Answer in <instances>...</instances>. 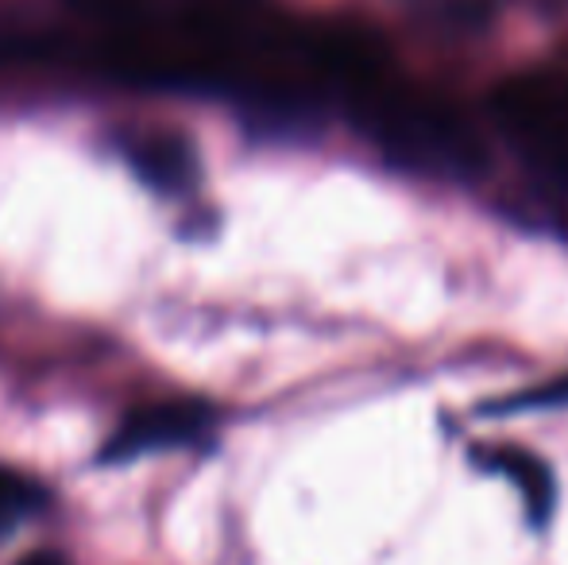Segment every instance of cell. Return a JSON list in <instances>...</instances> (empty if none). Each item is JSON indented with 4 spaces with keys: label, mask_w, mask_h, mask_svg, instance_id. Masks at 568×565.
I'll return each instance as SVG.
<instances>
[{
    "label": "cell",
    "mask_w": 568,
    "mask_h": 565,
    "mask_svg": "<svg viewBox=\"0 0 568 565\" xmlns=\"http://www.w3.org/2000/svg\"><path fill=\"white\" fill-rule=\"evenodd\" d=\"M359 129L398 167L434 179H476L487 151L471 121L445 98L390 90L387 82L356 98Z\"/></svg>",
    "instance_id": "6da1fadb"
},
{
    "label": "cell",
    "mask_w": 568,
    "mask_h": 565,
    "mask_svg": "<svg viewBox=\"0 0 568 565\" xmlns=\"http://www.w3.org/2000/svg\"><path fill=\"white\" fill-rule=\"evenodd\" d=\"M491 121L538 163L568 171V74L526 70L503 78L487 98Z\"/></svg>",
    "instance_id": "7a4b0ae2"
},
{
    "label": "cell",
    "mask_w": 568,
    "mask_h": 565,
    "mask_svg": "<svg viewBox=\"0 0 568 565\" xmlns=\"http://www.w3.org/2000/svg\"><path fill=\"white\" fill-rule=\"evenodd\" d=\"M213 423V411L205 403L194 400H171V403H151L140 407L116 426V434L109 437V445L101 450L105 465L116 461H135L143 453L174 450V445H190L197 437H205V430Z\"/></svg>",
    "instance_id": "3957f363"
},
{
    "label": "cell",
    "mask_w": 568,
    "mask_h": 565,
    "mask_svg": "<svg viewBox=\"0 0 568 565\" xmlns=\"http://www.w3.org/2000/svg\"><path fill=\"white\" fill-rule=\"evenodd\" d=\"M132 167L151 190L159 194H182L197 179V155L182 137H148L132 148Z\"/></svg>",
    "instance_id": "277c9868"
},
{
    "label": "cell",
    "mask_w": 568,
    "mask_h": 565,
    "mask_svg": "<svg viewBox=\"0 0 568 565\" xmlns=\"http://www.w3.org/2000/svg\"><path fill=\"white\" fill-rule=\"evenodd\" d=\"M491 465L523 492L530 519L546 523L557 504V484H554V473L546 468V461L534 457V453H526V450H515V445H503V450H491Z\"/></svg>",
    "instance_id": "5b68a950"
},
{
    "label": "cell",
    "mask_w": 568,
    "mask_h": 565,
    "mask_svg": "<svg viewBox=\"0 0 568 565\" xmlns=\"http://www.w3.org/2000/svg\"><path fill=\"white\" fill-rule=\"evenodd\" d=\"M43 507H47V492L36 481L0 468V538L12 535L23 519L39 515Z\"/></svg>",
    "instance_id": "8992f818"
},
{
    "label": "cell",
    "mask_w": 568,
    "mask_h": 565,
    "mask_svg": "<svg viewBox=\"0 0 568 565\" xmlns=\"http://www.w3.org/2000/svg\"><path fill=\"white\" fill-rule=\"evenodd\" d=\"M515 407H568V376H557L554 384L530 387V392L515 395V400L507 403V411H515Z\"/></svg>",
    "instance_id": "52a82bcc"
},
{
    "label": "cell",
    "mask_w": 568,
    "mask_h": 565,
    "mask_svg": "<svg viewBox=\"0 0 568 565\" xmlns=\"http://www.w3.org/2000/svg\"><path fill=\"white\" fill-rule=\"evenodd\" d=\"M414 4L429 8V12L449 23H471L487 12V0H414Z\"/></svg>",
    "instance_id": "ba28073f"
},
{
    "label": "cell",
    "mask_w": 568,
    "mask_h": 565,
    "mask_svg": "<svg viewBox=\"0 0 568 565\" xmlns=\"http://www.w3.org/2000/svg\"><path fill=\"white\" fill-rule=\"evenodd\" d=\"M70 4L90 16H128V12H135L143 0H70Z\"/></svg>",
    "instance_id": "9c48e42d"
},
{
    "label": "cell",
    "mask_w": 568,
    "mask_h": 565,
    "mask_svg": "<svg viewBox=\"0 0 568 565\" xmlns=\"http://www.w3.org/2000/svg\"><path fill=\"white\" fill-rule=\"evenodd\" d=\"M20 565H62V558H54V554L39 551V554H31V558H23Z\"/></svg>",
    "instance_id": "30bf717a"
}]
</instances>
